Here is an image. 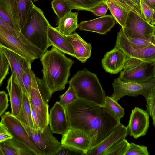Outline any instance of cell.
Returning a JSON list of instances; mask_svg holds the SVG:
<instances>
[{
    "label": "cell",
    "mask_w": 155,
    "mask_h": 155,
    "mask_svg": "<svg viewBox=\"0 0 155 155\" xmlns=\"http://www.w3.org/2000/svg\"><path fill=\"white\" fill-rule=\"evenodd\" d=\"M65 107L70 127L87 134L92 140L91 148L105 139L120 122L104 106L86 100L78 98Z\"/></svg>",
    "instance_id": "obj_1"
},
{
    "label": "cell",
    "mask_w": 155,
    "mask_h": 155,
    "mask_svg": "<svg viewBox=\"0 0 155 155\" xmlns=\"http://www.w3.org/2000/svg\"><path fill=\"white\" fill-rule=\"evenodd\" d=\"M40 61L43 66L42 79L51 94L64 89L74 61L54 46L44 53Z\"/></svg>",
    "instance_id": "obj_2"
},
{
    "label": "cell",
    "mask_w": 155,
    "mask_h": 155,
    "mask_svg": "<svg viewBox=\"0 0 155 155\" xmlns=\"http://www.w3.org/2000/svg\"><path fill=\"white\" fill-rule=\"evenodd\" d=\"M50 25L42 10L34 5L21 31L31 43L45 53L51 46L48 36Z\"/></svg>",
    "instance_id": "obj_3"
},
{
    "label": "cell",
    "mask_w": 155,
    "mask_h": 155,
    "mask_svg": "<svg viewBox=\"0 0 155 155\" xmlns=\"http://www.w3.org/2000/svg\"><path fill=\"white\" fill-rule=\"evenodd\" d=\"M78 98L103 105L106 97L96 74L86 68L78 71L69 81Z\"/></svg>",
    "instance_id": "obj_4"
},
{
    "label": "cell",
    "mask_w": 155,
    "mask_h": 155,
    "mask_svg": "<svg viewBox=\"0 0 155 155\" xmlns=\"http://www.w3.org/2000/svg\"><path fill=\"white\" fill-rule=\"evenodd\" d=\"M31 74L32 86L30 101L38 115L40 131L42 132L49 124V106L45 98L48 89L43 79L36 77L31 70Z\"/></svg>",
    "instance_id": "obj_5"
},
{
    "label": "cell",
    "mask_w": 155,
    "mask_h": 155,
    "mask_svg": "<svg viewBox=\"0 0 155 155\" xmlns=\"http://www.w3.org/2000/svg\"><path fill=\"white\" fill-rule=\"evenodd\" d=\"M118 78L125 82L143 83L155 77V61H144L127 58Z\"/></svg>",
    "instance_id": "obj_6"
},
{
    "label": "cell",
    "mask_w": 155,
    "mask_h": 155,
    "mask_svg": "<svg viewBox=\"0 0 155 155\" xmlns=\"http://www.w3.org/2000/svg\"><path fill=\"white\" fill-rule=\"evenodd\" d=\"M123 31L129 39H140L151 41L155 29L154 25L132 11H130Z\"/></svg>",
    "instance_id": "obj_7"
},
{
    "label": "cell",
    "mask_w": 155,
    "mask_h": 155,
    "mask_svg": "<svg viewBox=\"0 0 155 155\" xmlns=\"http://www.w3.org/2000/svg\"><path fill=\"white\" fill-rule=\"evenodd\" d=\"M112 85L114 93L110 97L117 101L126 95H142L146 98L155 88V77L143 83L124 82L118 78L114 79Z\"/></svg>",
    "instance_id": "obj_8"
},
{
    "label": "cell",
    "mask_w": 155,
    "mask_h": 155,
    "mask_svg": "<svg viewBox=\"0 0 155 155\" xmlns=\"http://www.w3.org/2000/svg\"><path fill=\"white\" fill-rule=\"evenodd\" d=\"M22 123L31 139L44 155H56L61 148V142L53 135L49 126L42 132Z\"/></svg>",
    "instance_id": "obj_9"
},
{
    "label": "cell",
    "mask_w": 155,
    "mask_h": 155,
    "mask_svg": "<svg viewBox=\"0 0 155 155\" xmlns=\"http://www.w3.org/2000/svg\"><path fill=\"white\" fill-rule=\"evenodd\" d=\"M0 45L9 49L25 58L29 64L40 58L44 53L31 48L16 38L0 29Z\"/></svg>",
    "instance_id": "obj_10"
},
{
    "label": "cell",
    "mask_w": 155,
    "mask_h": 155,
    "mask_svg": "<svg viewBox=\"0 0 155 155\" xmlns=\"http://www.w3.org/2000/svg\"><path fill=\"white\" fill-rule=\"evenodd\" d=\"M1 117V122L5 125L13 137L26 144L34 152L36 155H44L31 139L22 123L15 116L7 112Z\"/></svg>",
    "instance_id": "obj_11"
},
{
    "label": "cell",
    "mask_w": 155,
    "mask_h": 155,
    "mask_svg": "<svg viewBox=\"0 0 155 155\" xmlns=\"http://www.w3.org/2000/svg\"><path fill=\"white\" fill-rule=\"evenodd\" d=\"M149 114L147 111L138 107L131 111L128 127L129 133L135 139L144 136L149 124Z\"/></svg>",
    "instance_id": "obj_12"
},
{
    "label": "cell",
    "mask_w": 155,
    "mask_h": 155,
    "mask_svg": "<svg viewBox=\"0 0 155 155\" xmlns=\"http://www.w3.org/2000/svg\"><path fill=\"white\" fill-rule=\"evenodd\" d=\"M62 146L70 147L86 152L91 146L92 140L84 131L70 128L62 134L61 141Z\"/></svg>",
    "instance_id": "obj_13"
},
{
    "label": "cell",
    "mask_w": 155,
    "mask_h": 155,
    "mask_svg": "<svg viewBox=\"0 0 155 155\" xmlns=\"http://www.w3.org/2000/svg\"><path fill=\"white\" fill-rule=\"evenodd\" d=\"M129 133L128 127L120 122L108 137L100 143L88 150L85 155H104L112 145L119 140L125 139Z\"/></svg>",
    "instance_id": "obj_14"
},
{
    "label": "cell",
    "mask_w": 155,
    "mask_h": 155,
    "mask_svg": "<svg viewBox=\"0 0 155 155\" xmlns=\"http://www.w3.org/2000/svg\"><path fill=\"white\" fill-rule=\"evenodd\" d=\"M49 125L52 132L62 134L70 128L65 107L56 102L50 109Z\"/></svg>",
    "instance_id": "obj_15"
},
{
    "label": "cell",
    "mask_w": 155,
    "mask_h": 155,
    "mask_svg": "<svg viewBox=\"0 0 155 155\" xmlns=\"http://www.w3.org/2000/svg\"><path fill=\"white\" fill-rule=\"evenodd\" d=\"M127 58L121 49L115 47L104 55L102 60L103 68L107 72L117 74L123 69Z\"/></svg>",
    "instance_id": "obj_16"
},
{
    "label": "cell",
    "mask_w": 155,
    "mask_h": 155,
    "mask_svg": "<svg viewBox=\"0 0 155 155\" xmlns=\"http://www.w3.org/2000/svg\"><path fill=\"white\" fill-rule=\"evenodd\" d=\"M0 51L7 58L9 63L11 72L15 73L24 93L28 96L24 88L22 77L24 71L28 67H31V65L23 57L1 45H0Z\"/></svg>",
    "instance_id": "obj_17"
},
{
    "label": "cell",
    "mask_w": 155,
    "mask_h": 155,
    "mask_svg": "<svg viewBox=\"0 0 155 155\" xmlns=\"http://www.w3.org/2000/svg\"><path fill=\"white\" fill-rule=\"evenodd\" d=\"M115 20L112 15H105L92 20L83 21L79 24L81 30L105 34L114 26Z\"/></svg>",
    "instance_id": "obj_18"
},
{
    "label": "cell",
    "mask_w": 155,
    "mask_h": 155,
    "mask_svg": "<svg viewBox=\"0 0 155 155\" xmlns=\"http://www.w3.org/2000/svg\"><path fill=\"white\" fill-rule=\"evenodd\" d=\"M10 98L11 114L16 116L19 114L22 103L23 91L16 75L11 72L6 87Z\"/></svg>",
    "instance_id": "obj_19"
},
{
    "label": "cell",
    "mask_w": 155,
    "mask_h": 155,
    "mask_svg": "<svg viewBox=\"0 0 155 155\" xmlns=\"http://www.w3.org/2000/svg\"><path fill=\"white\" fill-rule=\"evenodd\" d=\"M21 30L34 5L32 0H5Z\"/></svg>",
    "instance_id": "obj_20"
},
{
    "label": "cell",
    "mask_w": 155,
    "mask_h": 155,
    "mask_svg": "<svg viewBox=\"0 0 155 155\" xmlns=\"http://www.w3.org/2000/svg\"><path fill=\"white\" fill-rule=\"evenodd\" d=\"M0 155H36L26 144L13 137L0 143Z\"/></svg>",
    "instance_id": "obj_21"
},
{
    "label": "cell",
    "mask_w": 155,
    "mask_h": 155,
    "mask_svg": "<svg viewBox=\"0 0 155 155\" xmlns=\"http://www.w3.org/2000/svg\"><path fill=\"white\" fill-rule=\"evenodd\" d=\"M65 36L72 47L75 57L82 63L86 62L91 55V44L87 43L76 32Z\"/></svg>",
    "instance_id": "obj_22"
},
{
    "label": "cell",
    "mask_w": 155,
    "mask_h": 155,
    "mask_svg": "<svg viewBox=\"0 0 155 155\" xmlns=\"http://www.w3.org/2000/svg\"><path fill=\"white\" fill-rule=\"evenodd\" d=\"M48 36L50 46L55 47L65 54L75 57L72 47L65 36L51 25L48 28Z\"/></svg>",
    "instance_id": "obj_23"
},
{
    "label": "cell",
    "mask_w": 155,
    "mask_h": 155,
    "mask_svg": "<svg viewBox=\"0 0 155 155\" xmlns=\"http://www.w3.org/2000/svg\"><path fill=\"white\" fill-rule=\"evenodd\" d=\"M115 47L121 49L129 57L144 61H155V45L153 44L146 48L136 50L120 45L115 44Z\"/></svg>",
    "instance_id": "obj_24"
},
{
    "label": "cell",
    "mask_w": 155,
    "mask_h": 155,
    "mask_svg": "<svg viewBox=\"0 0 155 155\" xmlns=\"http://www.w3.org/2000/svg\"><path fill=\"white\" fill-rule=\"evenodd\" d=\"M78 12L70 10L62 18L58 20L56 29L65 36L72 33L79 28L78 23Z\"/></svg>",
    "instance_id": "obj_25"
},
{
    "label": "cell",
    "mask_w": 155,
    "mask_h": 155,
    "mask_svg": "<svg viewBox=\"0 0 155 155\" xmlns=\"http://www.w3.org/2000/svg\"><path fill=\"white\" fill-rule=\"evenodd\" d=\"M15 117L22 123L36 130L31 114L29 97L24 93L20 110Z\"/></svg>",
    "instance_id": "obj_26"
},
{
    "label": "cell",
    "mask_w": 155,
    "mask_h": 155,
    "mask_svg": "<svg viewBox=\"0 0 155 155\" xmlns=\"http://www.w3.org/2000/svg\"><path fill=\"white\" fill-rule=\"evenodd\" d=\"M106 2L115 21L123 28L129 11L121 7L111 0H106Z\"/></svg>",
    "instance_id": "obj_27"
},
{
    "label": "cell",
    "mask_w": 155,
    "mask_h": 155,
    "mask_svg": "<svg viewBox=\"0 0 155 155\" xmlns=\"http://www.w3.org/2000/svg\"><path fill=\"white\" fill-rule=\"evenodd\" d=\"M71 10H85L90 11L95 6L106 0H64Z\"/></svg>",
    "instance_id": "obj_28"
},
{
    "label": "cell",
    "mask_w": 155,
    "mask_h": 155,
    "mask_svg": "<svg viewBox=\"0 0 155 155\" xmlns=\"http://www.w3.org/2000/svg\"><path fill=\"white\" fill-rule=\"evenodd\" d=\"M117 101L110 97L106 96L103 105L118 120L124 116V109Z\"/></svg>",
    "instance_id": "obj_29"
},
{
    "label": "cell",
    "mask_w": 155,
    "mask_h": 155,
    "mask_svg": "<svg viewBox=\"0 0 155 155\" xmlns=\"http://www.w3.org/2000/svg\"><path fill=\"white\" fill-rule=\"evenodd\" d=\"M129 144L125 138L120 140L109 148L104 155H125Z\"/></svg>",
    "instance_id": "obj_30"
},
{
    "label": "cell",
    "mask_w": 155,
    "mask_h": 155,
    "mask_svg": "<svg viewBox=\"0 0 155 155\" xmlns=\"http://www.w3.org/2000/svg\"><path fill=\"white\" fill-rule=\"evenodd\" d=\"M51 5L58 20L71 10L68 3L64 0H53Z\"/></svg>",
    "instance_id": "obj_31"
},
{
    "label": "cell",
    "mask_w": 155,
    "mask_h": 155,
    "mask_svg": "<svg viewBox=\"0 0 155 155\" xmlns=\"http://www.w3.org/2000/svg\"><path fill=\"white\" fill-rule=\"evenodd\" d=\"M60 100L59 102L64 107L74 101L78 98L77 94L72 86L69 85L66 92L59 96Z\"/></svg>",
    "instance_id": "obj_32"
},
{
    "label": "cell",
    "mask_w": 155,
    "mask_h": 155,
    "mask_svg": "<svg viewBox=\"0 0 155 155\" xmlns=\"http://www.w3.org/2000/svg\"><path fill=\"white\" fill-rule=\"evenodd\" d=\"M145 99L147 110L152 118L153 124L155 128V88L152 90Z\"/></svg>",
    "instance_id": "obj_33"
},
{
    "label": "cell",
    "mask_w": 155,
    "mask_h": 155,
    "mask_svg": "<svg viewBox=\"0 0 155 155\" xmlns=\"http://www.w3.org/2000/svg\"><path fill=\"white\" fill-rule=\"evenodd\" d=\"M0 85L3 83L9 73L10 67L8 61L5 55L0 51Z\"/></svg>",
    "instance_id": "obj_34"
},
{
    "label": "cell",
    "mask_w": 155,
    "mask_h": 155,
    "mask_svg": "<svg viewBox=\"0 0 155 155\" xmlns=\"http://www.w3.org/2000/svg\"><path fill=\"white\" fill-rule=\"evenodd\" d=\"M147 147L130 143L125 155H149Z\"/></svg>",
    "instance_id": "obj_35"
},
{
    "label": "cell",
    "mask_w": 155,
    "mask_h": 155,
    "mask_svg": "<svg viewBox=\"0 0 155 155\" xmlns=\"http://www.w3.org/2000/svg\"><path fill=\"white\" fill-rule=\"evenodd\" d=\"M111 0L122 8L128 11H132L140 16H142L141 10L130 0Z\"/></svg>",
    "instance_id": "obj_36"
},
{
    "label": "cell",
    "mask_w": 155,
    "mask_h": 155,
    "mask_svg": "<svg viewBox=\"0 0 155 155\" xmlns=\"http://www.w3.org/2000/svg\"><path fill=\"white\" fill-rule=\"evenodd\" d=\"M31 70V67H29L27 68L24 72L22 77V81L24 88L29 98L32 86Z\"/></svg>",
    "instance_id": "obj_37"
},
{
    "label": "cell",
    "mask_w": 155,
    "mask_h": 155,
    "mask_svg": "<svg viewBox=\"0 0 155 155\" xmlns=\"http://www.w3.org/2000/svg\"><path fill=\"white\" fill-rule=\"evenodd\" d=\"M140 9L143 17L148 22L150 23L154 10L143 0H140Z\"/></svg>",
    "instance_id": "obj_38"
},
{
    "label": "cell",
    "mask_w": 155,
    "mask_h": 155,
    "mask_svg": "<svg viewBox=\"0 0 155 155\" xmlns=\"http://www.w3.org/2000/svg\"><path fill=\"white\" fill-rule=\"evenodd\" d=\"M56 155H85V152L72 147L62 146Z\"/></svg>",
    "instance_id": "obj_39"
},
{
    "label": "cell",
    "mask_w": 155,
    "mask_h": 155,
    "mask_svg": "<svg viewBox=\"0 0 155 155\" xmlns=\"http://www.w3.org/2000/svg\"><path fill=\"white\" fill-rule=\"evenodd\" d=\"M108 6L106 1L103 2L93 8L90 12L97 16H102L106 15Z\"/></svg>",
    "instance_id": "obj_40"
},
{
    "label": "cell",
    "mask_w": 155,
    "mask_h": 155,
    "mask_svg": "<svg viewBox=\"0 0 155 155\" xmlns=\"http://www.w3.org/2000/svg\"><path fill=\"white\" fill-rule=\"evenodd\" d=\"M8 94L4 91L0 92V116L4 114L8 108Z\"/></svg>",
    "instance_id": "obj_41"
},
{
    "label": "cell",
    "mask_w": 155,
    "mask_h": 155,
    "mask_svg": "<svg viewBox=\"0 0 155 155\" xmlns=\"http://www.w3.org/2000/svg\"><path fill=\"white\" fill-rule=\"evenodd\" d=\"M13 136L9 131L5 125L1 122L0 123V143L11 139Z\"/></svg>",
    "instance_id": "obj_42"
},
{
    "label": "cell",
    "mask_w": 155,
    "mask_h": 155,
    "mask_svg": "<svg viewBox=\"0 0 155 155\" xmlns=\"http://www.w3.org/2000/svg\"><path fill=\"white\" fill-rule=\"evenodd\" d=\"M30 105L31 109L32 117L34 122V123L35 126L36 130H37L38 131H40L38 115L35 111V110L33 107L32 106L31 104V103Z\"/></svg>",
    "instance_id": "obj_43"
},
{
    "label": "cell",
    "mask_w": 155,
    "mask_h": 155,
    "mask_svg": "<svg viewBox=\"0 0 155 155\" xmlns=\"http://www.w3.org/2000/svg\"><path fill=\"white\" fill-rule=\"evenodd\" d=\"M143 0L154 11H155V0Z\"/></svg>",
    "instance_id": "obj_44"
},
{
    "label": "cell",
    "mask_w": 155,
    "mask_h": 155,
    "mask_svg": "<svg viewBox=\"0 0 155 155\" xmlns=\"http://www.w3.org/2000/svg\"><path fill=\"white\" fill-rule=\"evenodd\" d=\"M134 3L140 9V0H130Z\"/></svg>",
    "instance_id": "obj_45"
},
{
    "label": "cell",
    "mask_w": 155,
    "mask_h": 155,
    "mask_svg": "<svg viewBox=\"0 0 155 155\" xmlns=\"http://www.w3.org/2000/svg\"><path fill=\"white\" fill-rule=\"evenodd\" d=\"M150 23L153 25H155V11H154L152 19Z\"/></svg>",
    "instance_id": "obj_46"
},
{
    "label": "cell",
    "mask_w": 155,
    "mask_h": 155,
    "mask_svg": "<svg viewBox=\"0 0 155 155\" xmlns=\"http://www.w3.org/2000/svg\"><path fill=\"white\" fill-rule=\"evenodd\" d=\"M152 43L155 45V29L153 33V36L151 40Z\"/></svg>",
    "instance_id": "obj_47"
},
{
    "label": "cell",
    "mask_w": 155,
    "mask_h": 155,
    "mask_svg": "<svg viewBox=\"0 0 155 155\" xmlns=\"http://www.w3.org/2000/svg\"><path fill=\"white\" fill-rule=\"evenodd\" d=\"M34 2H36L38 1V0H32Z\"/></svg>",
    "instance_id": "obj_48"
}]
</instances>
